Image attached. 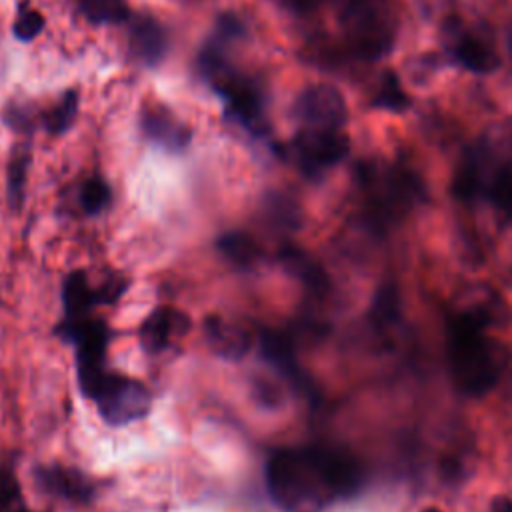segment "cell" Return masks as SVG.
Instances as JSON below:
<instances>
[{"mask_svg":"<svg viewBox=\"0 0 512 512\" xmlns=\"http://www.w3.org/2000/svg\"><path fill=\"white\" fill-rule=\"evenodd\" d=\"M372 104L376 108H384V110H392V112H404L410 106V96L400 86L398 76L388 70V72L382 74V82H380V88H378Z\"/></svg>","mask_w":512,"mask_h":512,"instance_id":"cb8c5ba5","label":"cell"},{"mask_svg":"<svg viewBox=\"0 0 512 512\" xmlns=\"http://www.w3.org/2000/svg\"><path fill=\"white\" fill-rule=\"evenodd\" d=\"M484 310H460L448 318L446 356L454 386L466 396L488 394L506 366V350L486 336Z\"/></svg>","mask_w":512,"mask_h":512,"instance_id":"7a4b0ae2","label":"cell"},{"mask_svg":"<svg viewBox=\"0 0 512 512\" xmlns=\"http://www.w3.org/2000/svg\"><path fill=\"white\" fill-rule=\"evenodd\" d=\"M34 480L42 492L62 498L66 502H74V504L92 502L94 492H96V488L88 476H84L76 468H68V466H60V464L38 466L34 470Z\"/></svg>","mask_w":512,"mask_h":512,"instance_id":"9c48e42d","label":"cell"},{"mask_svg":"<svg viewBox=\"0 0 512 512\" xmlns=\"http://www.w3.org/2000/svg\"><path fill=\"white\" fill-rule=\"evenodd\" d=\"M62 302L66 318H84L88 310L98 304L96 288L88 284L84 270H74L66 276L62 286Z\"/></svg>","mask_w":512,"mask_h":512,"instance_id":"2e32d148","label":"cell"},{"mask_svg":"<svg viewBox=\"0 0 512 512\" xmlns=\"http://www.w3.org/2000/svg\"><path fill=\"white\" fill-rule=\"evenodd\" d=\"M30 166V150L28 146H18L8 162L6 170V184H8V202L14 210H18L24 202V188H26V174Z\"/></svg>","mask_w":512,"mask_h":512,"instance_id":"ffe728a7","label":"cell"},{"mask_svg":"<svg viewBox=\"0 0 512 512\" xmlns=\"http://www.w3.org/2000/svg\"><path fill=\"white\" fill-rule=\"evenodd\" d=\"M78 12L96 26L122 24L130 20V6L126 0H76Z\"/></svg>","mask_w":512,"mask_h":512,"instance_id":"ac0fdd59","label":"cell"},{"mask_svg":"<svg viewBox=\"0 0 512 512\" xmlns=\"http://www.w3.org/2000/svg\"><path fill=\"white\" fill-rule=\"evenodd\" d=\"M20 498V484L10 466L0 468V512H8L10 506Z\"/></svg>","mask_w":512,"mask_h":512,"instance_id":"4316f807","label":"cell"},{"mask_svg":"<svg viewBox=\"0 0 512 512\" xmlns=\"http://www.w3.org/2000/svg\"><path fill=\"white\" fill-rule=\"evenodd\" d=\"M4 122L18 130V132H28L32 130V110L26 104H8L4 110Z\"/></svg>","mask_w":512,"mask_h":512,"instance_id":"83f0119b","label":"cell"},{"mask_svg":"<svg viewBox=\"0 0 512 512\" xmlns=\"http://www.w3.org/2000/svg\"><path fill=\"white\" fill-rule=\"evenodd\" d=\"M292 112L304 128H342L348 120L346 100L332 84H312L304 88Z\"/></svg>","mask_w":512,"mask_h":512,"instance_id":"ba28073f","label":"cell"},{"mask_svg":"<svg viewBox=\"0 0 512 512\" xmlns=\"http://www.w3.org/2000/svg\"><path fill=\"white\" fill-rule=\"evenodd\" d=\"M78 200H80V206L82 210L88 214V216H94V214H100L112 200V190L110 186L94 176V178H88L82 186H80V192H78Z\"/></svg>","mask_w":512,"mask_h":512,"instance_id":"d4e9b609","label":"cell"},{"mask_svg":"<svg viewBox=\"0 0 512 512\" xmlns=\"http://www.w3.org/2000/svg\"><path fill=\"white\" fill-rule=\"evenodd\" d=\"M204 336L216 356L232 362L242 360L252 346V338L242 326L216 314L204 320Z\"/></svg>","mask_w":512,"mask_h":512,"instance_id":"5bb4252c","label":"cell"},{"mask_svg":"<svg viewBox=\"0 0 512 512\" xmlns=\"http://www.w3.org/2000/svg\"><path fill=\"white\" fill-rule=\"evenodd\" d=\"M280 260L282 264L294 274L298 276L310 290L322 292L326 288V276L322 272L320 266H316L304 252H300L298 248H284L280 252Z\"/></svg>","mask_w":512,"mask_h":512,"instance_id":"d6986e66","label":"cell"},{"mask_svg":"<svg viewBox=\"0 0 512 512\" xmlns=\"http://www.w3.org/2000/svg\"><path fill=\"white\" fill-rule=\"evenodd\" d=\"M258 346H260V354L264 356V360L276 368L280 372V376H284L296 390L312 396V384L306 378V374L300 370L296 358H294V346L292 340L278 330H262L258 336Z\"/></svg>","mask_w":512,"mask_h":512,"instance_id":"8fae6325","label":"cell"},{"mask_svg":"<svg viewBox=\"0 0 512 512\" xmlns=\"http://www.w3.org/2000/svg\"><path fill=\"white\" fill-rule=\"evenodd\" d=\"M340 26L354 54L380 60L396 44L400 16L392 0H350L340 14Z\"/></svg>","mask_w":512,"mask_h":512,"instance_id":"3957f363","label":"cell"},{"mask_svg":"<svg viewBox=\"0 0 512 512\" xmlns=\"http://www.w3.org/2000/svg\"><path fill=\"white\" fill-rule=\"evenodd\" d=\"M296 164L306 174H320L350 152V138L342 128H300L290 142Z\"/></svg>","mask_w":512,"mask_h":512,"instance_id":"52a82bcc","label":"cell"},{"mask_svg":"<svg viewBox=\"0 0 512 512\" xmlns=\"http://www.w3.org/2000/svg\"><path fill=\"white\" fill-rule=\"evenodd\" d=\"M78 112V92L76 90H68L44 116V128L50 134H64L66 130H70V126L74 124Z\"/></svg>","mask_w":512,"mask_h":512,"instance_id":"7402d4cb","label":"cell"},{"mask_svg":"<svg viewBox=\"0 0 512 512\" xmlns=\"http://www.w3.org/2000/svg\"><path fill=\"white\" fill-rule=\"evenodd\" d=\"M42 28H44V16L30 6H22L12 22V34L22 42L34 40L42 32Z\"/></svg>","mask_w":512,"mask_h":512,"instance_id":"484cf974","label":"cell"},{"mask_svg":"<svg viewBox=\"0 0 512 512\" xmlns=\"http://www.w3.org/2000/svg\"><path fill=\"white\" fill-rule=\"evenodd\" d=\"M18 512H30V510H18Z\"/></svg>","mask_w":512,"mask_h":512,"instance_id":"1f68e13d","label":"cell"},{"mask_svg":"<svg viewBox=\"0 0 512 512\" xmlns=\"http://www.w3.org/2000/svg\"><path fill=\"white\" fill-rule=\"evenodd\" d=\"M140 128L152 144H158L168 152H182L192 138V130L162 104H150L142 110Z\"/></svg>","mask_w":512,"mask_h":512,"instance_id":"30bf717a","label":"cell"},{"mask_svg":"<svg viewBox=\"0 0 512 512\" xmlns=\"http://www.w3.org/2000/svg\"><path fill=\"white\" fill-rule=\"evenodd\" d=\"M56 332L72 342L76 348V374L82 394L94 400L98 388L102 386L106 372V348L110 342V328L98 318H66Z\"/></svg>","mask_w":512,"mask_h":512,"instance_id":"277c9868","label":"cell"},{"mask_svg":"<svg viewBox=\"0 0 512 512\" xmlns=\"http://www.w3.org/2000/svg\"><path fill=\"white\" fill-rule=\"evenodd\" d=\"M324 0H288V4L296 10V12H312L316 10Z\"/></svg>","mask_w":512,"mask_h":512,"instance_id":"f1b7e54d","label":"cell"},{"mask_svg":"<svg viewBox=\"0 0 512 512\" xmlns=\"http://www.w3.org/2000/svg\"><path fill=\"white\" fill-rule=\"evenodd\" d=\"M484 196L512 220V166H500L490 174Z\"/></svg>","mask_w":512,"mask_h":512,"instance_id":"603a6c76","label":"cell"},{"mask_svg":"<svg viewBox=\"0 0 512 512\" xmlns=\"http://www.w3.org/2000/svg\"><path fill=\"white\" fill-rule=\"evenodd\" d=\"M370 322L374 328L384 330L400 316V294L394 284H382L370 306Z\"/></svg>","mask_w":512,"mask_h":512,"instance_id":"44dd1931","label":"cell"},{"mask_svg":"<svg viewBox=\"0 0 512 512\" xmlns=\"http://www.w3.org/2000/svg\"><path fill=\"white\" fill-rule=\"evenodd\" d=\"M452 52H454V60L460 66H464L466 70L476 72V74H488L500 66V58H498L494 46L488 40H484L482 36H474V34L462 36L454 44Z\"/></svg>","mask_w":512,"mask_h":512,"instance_id":"9a60e30c","label":"cell"},{"mask_svg":"<svg viewBox=\"0 0 512 512\" xmlns=\"http://www.w3.org/2000/svg\"><path fill=\"white\" fill-rule=\"evenodd\" d=\"M128 46L136 60L146 66H156L166 56L168 34L154 16H130Z\"/></svg>","mask_w":512,"mask_h":512,"instance_id":"7c38bea8","label":"cell"},{"mask_svg":"<svg viewBox=\"0 0 512 512\" xmlns=\"http://www.w3.org/2000/svg\"><path fill=\"white\" fill-rule=\"evenodd\" d=\"M264 480L280 512H322L360 488L362 466L332 446L284 448L268 458Z\"/></svg>","mask_w":512,"mask_h":512,"instance_id":"6da1fadb","label":"cell"},{"mask_svg":"<svg viewBox=\"0 0 512 512\" xmlns=\"http://www.w3.org/2000/svg\"><path fill=\"white\" fill-rule=\"evenodd\" d=\"M94 402L106 424L126 426L150 412L152 394L140 380L108 372Z\"/></svg>","mask_w":512,"mask_h":512,"instance_id":"8992f818","label":"cell"},{"mask_svg":"<svg viewBox=\"0 0 512 512\" xmlns=\"http://www.w3.org/2000/svg\"><path fill=\"white\" fill-rule=\"evenodd\" d=\"M190 326V320L184 312L168 306H160L148 314L142 322L138 340L146 354H158L170 346V340L178 334H184Z\"/></svg>","mask_w":512,"mask_h":512,"instance_id":"4fadbf2b","label":"cell"},{"mask_svg":"<svg viewBox=\"0 0 512 512\" xmlns=\"http://www.w3.org/2000/svg\"><path fill=\"white\" fill-rule=\"evenodd\" d=\"M218 252L236 268L248 270L260 258V246L256 240L244 232H226L216 240Z\"/></svg>","mask_w":512,"mask_h":512,"instance_id":"e0dca14e","label":"cell"},{"mask_svg":"<svg viewBox=\"0 0 512 512\" xmlns=\"http://www.w3.org/2000/svg\"><path fill=\"white\" fill-rule=\"evenodd\" d=\"M362 182L372 192L368 216L372 222L384 224L412 208L424 194L418 176L402 166L376 168L366 166L362 170Z\"/></svg>","mask_w":512,"mask_h":512,"instance_id":"5b68a950","label":"cell"},{"mask_svg":"<svg viewBox=\"0 0 512 512\" xmlns=\"http://www.w3.org/2000/svg\"><path fill=\"white\" fill-rule=\"evenodd\" d=\"M492 512H512V498L508 496H496L490 502Z\"/></svg>","mask_w":512,"mask_h":512,"instance_id":"f546056e","label":"cell"},{"mask_svg":"<svg viewBox=\"0 0 512 512\" xmlns=\"http://www.w3.org/2000/svg\"><path fill=\"white\" fill-rule=\"evenodd\" d=\"M422 512H442L440 508H426V510H422Z\"/></svg>","mask_w":512,"mask_h":512,"instance_id":"4dcf8cb0","label":"cell"}]
</instances>
